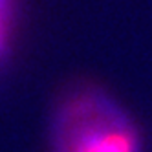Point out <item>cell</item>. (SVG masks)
I'll list each match as a JSON object with an SVG mask.
<instances>
[{
  "mask_svg": "<svg viewBox=\"0 0 152 152\" xmlns=\"http://www.w3.org/2000/svg\"><path fill=\"white\" fill-rule=\"evenodd\" d=\"M55 152H137L126 115L99 94H79L61 106L53 125Z\"/></svg>",
  "mask_w": 152,
  "mask_h": 152,
  "instance_id": "6da1fadb",
  "label": "cell"
},
{
  "mask_svg": "<svg viewBox=\"0 0 152 152\" xmlns=\"http://www.w3.org/2000/svg\"><path fill=\"white\" fill-rule=\"evenodd\" d=\"M15 0H0V57L6 51L13 31Z\"/></svg>",
  "mask_w": 152,
  "mask_h": 152,
  "instance_id": "7a4b0ae2",
  "label": "cell"
}]
</instances>
